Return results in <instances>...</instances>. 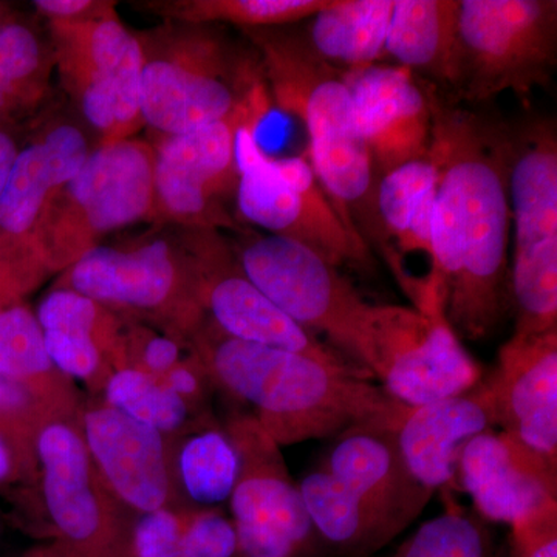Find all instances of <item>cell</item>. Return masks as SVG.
<instances>
[{
  "label": "cell",
  "instance_id": "f35d334b",
  "mask_svg": "<svg viewBox=\"0 0 557 557\" xmlns=\"http://www.w3.org/2000/svg\"><path fill=\"white\" fill-rule=\"evenodd\" d=\"M185 511L170 507L139 515L131 530V557H183Z\"/></svg>",
  "mask_w": 557,
  "mask_h": 557
},
{
  "label": "cell",
  "instance_id": "603a6c76",
  "mask_svg": "<svg viewBox=\"0 0 557 557\" xmlns=\"http://www.w3.org/2000/svg\"><path fill=\"white\" fill-rule=\"evenodd\" d=\"M79 127L60 124L20 150L0 194V233L33 237L50 205L90 156Z\"/></svg>",
  "mask_w": 557,
  "mask_h": 557
},
{
  "label": "cell",
  "instance_id": "b9f144b4",
  "mask_svg": "<svg viewBox=\"0 0 557 557\" xmlns=\"http://www.w3.org/2000/svg\"><path fill=\"white\" fill-rule=\"evenodd\" d=\"M33 5L49 22H83L115 11V3L106 0H36Z\"/></svg>",
  "mask_w": 557,
  "mask_h": 557
},
{
  "label": "cell",
  "instance_id": "8992f818",
  "mask_svg": "<svg viewBox=\"0 0 557 557\" xmlns=\"http://www.w3.org/2000/svg\"><path fill=\"white\" fill-rule=\"evenodd\" d=\"M263 120L265 115L252 116L236 135L240 218L271 236L298 242L336 269L369 270L372 249L333 207L309 159H277L260 146L258 129Z\"/></svg>",
  "mask_w": 557,
  "mask_h": 557
},
{
  "label": "cell",
  "instance_id": "484cf974",
  "mask_svg": "<svg viewBox=\"0 0 557 557\" xmlns=\"http://www.w3.org/2000/svg\"><path fill=\"white\" fill-rule=\"evenodd\" d=\"M299 490L319 541L341 557H369L401 534L322 467L300 480Z\"/></svg>",
  "mask_w": 557,
  "mask_h": 557
},
{
  "label": "cell",
  "instance_id": "4fadbf2b",
  "mask_svg": "<svg viewBox=\"0 0 557 557\" xmlns=\"http://www.w3.org/2000/svg\"><path fill=\"white\" fill-rule=\"evenodd\" d=\"M62 273L54 288L73 289L110 310L163 314L186 332H196L207 319L197 296L194 244L189 252H178L166 239L126 248L101 244Z\"/></svg>",
  "mask_w": 557,
  "mask_h": 557
},
{
  "label": "cell",
  "instance_id": "ffe728a7",
  "mask_svg": "<svg viewBox=\"0 0 557 557\" xmlns=\"http://www.w3.org/2000/svg\"><path fill=\"white\" fill-rule=\"evenodd\" d=\"M81 434L110 496L139 515L168 507L172 474L163 434L106 405L84 412Z\"/></svg>",
  "mask_w": 557,
  "mask_h": 557
},
{
  "label": "cell",
  "instance_id": "ac0fdd59",
  "mask_svg": "<svg viewBox=\"0 0 557 557\" xmlns=\"http://www.w3.org/2000/svg\"><path fill=\"white\" fill-rule=\"evenodd\" d=\"M454 485L471 498L475 515L487 523L509 527L557 508V465L496 429L465 446Z\"/></svg>",
  "mask_w": 557,
  "mask_h": 557
},
{
  "label": "cell",
  "instance_id": "f1b7e54d",
  "mask_svg": "<svg viewBox=\"0 0 557 557\" xmlns=\"http://www.w3.org/2000/svg\"><path fill=\"white\" fill-rule=\"evenodd\" d=\"M53 69L50 44L30 25L11 21L0 28V124L38 108Z\"/></svg>",
  "mask_w": 557,
  "mask_h": 557
},
{
  "label": "cell",
  "instance_id": "d6986e66",
  "mask_svg": "<svg viewBox=\"0 0 557 557\" xmlns=\"http://www.w3.org/2000/svg\"><path fill=\"white\" fill-rule=\"evenodd\" d=\"M500 431L557 465V330L512 335L483 376Z\"/></svg>",
  "mask_w": 557,
  "mask_h": 557
},
{
  "label": "cell",
  "instance_id": "60d3db41",
  "mask_svg": "<svg viewBox=\"0 0 557 557\" xmlns=\"http://www.w3.org/2000/svg\"><path fill=\"white\" fill-rule=\"evenodd\" d=\"M180 355L182 348L172 336H148L139 343V347L127 346V368H137L150 375L161 376L182 361Z\"/></svg>",
  "mask_w": 557,
  "mask_h": 557
},
{
  "label": "cell",
  "instance_id": "9a60e30c",
  "mask_svg": "<svg viewBox=\"0 0 557 557\" xmlns=\"http://www.w3.org/2000/svg\"><path fill=\"white\" fill-rule=\"evenodd\" d=\"M42 496L57 541L78 557H131V531L94 467L81 429L67 418L35 440Z\"/></svg>",
  "mask_w": 557,
  "mask_h": 557
},
{
  "label": "cell",
  "instance_id": "ba28073f",
  "mask_svg": "<svg viewBox=\"0 0 557 557\" xmlns=\"http://www.w3.org/2000/svg\"><path fill=\"white\" fill-rule=\"evenodd\" d=\"M354 361L406 408L463 394L483 379L482 368L440 306L368 304L358 325Z\"/></svg>",
  "mask_w": 557,
  "mask_h": 557
},
{
  "label": "cell",
  "instance_id": "d590c367",
  "mask_svg": "<svg viewBox=\"0 0 557 557\" xmlns=\"http://www.w3.org/2000/svg\"><path fill=\"white\" fill-rule=\"evenodd\" d=\"M61 418L67 417L33 388L0 376V432L14 445L28 446L35 453V440L40 429Z\"/></svg>",
  "mask_w": 557,
  "mask_h": 557
},
{
  "label": "cell",
  "instance_id": "3957f363",
  "mask_svg": "<svg viewBox=\"0 0 557 557\" xmlns=\"http://www.w3.org/2000/svg\"><path fill=\"white\" fill-rule=\"evenodd\" d=\"M263 78L278 108L300 121L314 174L344 222L381 252L375 211L376 175L359 135L346 76L319 58L300 33L247 30Z\"/></svg>",
  "mask_w": 557,
  "mask_h": 557
},
{
  "label": "cell",
  "instance_id": "e575fe53",
  "mask_svg": "<svg viewBox=\"0 0 557 557\" xmlns=\"http://www.w3.org/2000/svg\"><path fill=\"white\" fill-rule=\"evenodd\" d=\"M51 274L33 237L0 233V313L24 304Z\"/></svg>",
  "mask_w": 557,
  "mask_h": 557
},
{
  "label": "cell",
  "instance_id": "ee69618b",
  "mask_svg": "<svg viewBox=\"0 0 557 557\" xmlns=\"http://www.w3.org/2000/svg\"><path fill=\"white\" fill-rule=\"evenodd\" d=\"M9 126L10 124H0V194L5 188L7 180L21 150Z\"/></svg>",
  "mask_w": 557,
  "mask_h": 557
},
{
  "label": "cell",
  "instance_id": "1f68e13d",
  "mask_svg": "<svg viewBox=\"0 0 557 557\" xmlns=\"http://www.w3.org/2000/svg\"><path fill=\"white\" fill-rule=\"evenodd\" d=\"M445 508L417 528L394 557H508L486 520L443 491Z\"/></svg>",
  "mask_w": 557,
  "mask_h": 557
},
{
  "label": "cell",
  "instance_id": "ab89813d",
  "mask_svg": "<svg viewBox=\"0 0 557 557\" xmlns=\"http://www.w3.org/2000/svg\"><path fill=\"white\" fill-rule=\"evenodd\" d=\"M508 557H557V508L509 525Z\"/></svg>",
  "mask_w": 557,
  "mask_h": 557
},
{
  "label": "cell",
  "instance_id": "6da1fadb",
  "mask_svg": "<svg viewBox=\"0 0 557 557\" xmlns=\"http://www.w3.org/2000/svg\"><path fill=\"white\" fill-rule=\"evenodd\" d=\"M426 86L437 168L428 281L458 338L485 339L511 310L509 126Z\"/></svg>",
  "mask_w": 557,
  "mask_h": 557
},
{
  "label": "cell",
  "instance_id": "5b68a950",
  "mask_svg": "<svg viewBox=\"0 0 557 557\" xmlns=\"http://www.w3.org/2000/svg\"><path fill=\"white\" fill-rule=\"evenodd\" d=\"M509 304L516 335H544L557 330L556 121L509 126Z\"/></svg>",
  "mask_w": 557,
  "mask_h": 557
},
{
  "label": "cell",
  "instance_id": "e0dca14e",
  "mask_svg": "<svg viewBox=\"0 0 557 557\" xmlns=\"http://www.w3.org/2000/svg\"><path fill=\"white\" fill-rule=\"evenodd\" d=\"M344 76L376 180L410 161L426 159L432 141L426 81L387 62L344 72Z\"/></svg>",
  "mask_w": 557,
  "mask_h": 557
},
{
  "label": "cell",
  "instance_id": "f546056e",
  "mask_svg": "<svg viewBox=\"0 0 557 557\" xmlns=\"http://www.w3.org/2000/svg\"><path fill=\"white\" fill-rule=\"evenodd\" d=\"M239 472V453L225 428L200 429L180 445V486L194 508L228 504Z\"/></svg>",
  "mask_w": 557,
  "mask_h": 557
},
{
  "label": "cell",
  "instance_id": "2e32d148",
  "mask_svg": "<svg viewBox=\"0 0 557 557\" xmlns=\"http://www.w3.org/2000/svg\"><path fill=\"white\" fill-rule=\"evenodd\" d=\"M197 296L205 318L230 338L307 355L327 364L364 370L351 364L298 324L285 317L252 284L239 265L233 247L218 231H196Z\"/></svg>",
  "mask_w": 557,
  "mask_h": 557
},
{
  "label": "cell",
  "instance_id": "277c9868",
  "mask_svg": "<svg viewBox=\"0 0 557 557\" xmlns=\"http://www.w3.org/2000/svg\"><path fill=\"white\" fill-rule=\"evenodd\" d=\"M141 40V116L163 137L228 119L263 83L259 57L240 53L212 25L180 24Z\"/></svg>",
  "mask_w": 557,
  "mask_h": 557
},
{
  "label": "cell",
  "instance_id": "83f0119b",
  "mask_svg": "<svg viewBox=\"0 0 557 557\" xmlns=\"http://www.w3.org/2000/svg\"><path fill=\"white\" fill-rule=\"evenodd\" d=\"M0 376L33 388L64 417L73 408L69 379L51 364L35 311L24 304L0 313Z\"/></svg>",
  "mask_w": 557,
  "mask_h": 557
},
{
  "label": "cell",
  "instance_id": "f6af8a7d",
  "mask_svg": "<svg viewBox=\"0 0 557 557\" xmlns=\"http://www.w3.org/2000/svg\"><path fill=\"white\" fill-rule=\"evenodd\" d=\"M13 442L0 432V483L5 482L13 475L16 468V454H14Z\"/></svg>",
  "mask_w": 557,
  "mask_h": 557
},
{
  "label": "cell",
  "instance_id": "7dc6e473",
  "mask_svg": "<svg viewBox=\"0 0 557 557\" xmlns=\"http://www.w3.org/2000/svg\"><path fill=\"white\" fill-rule=\"evenodd\" d=\"M11 20H9V14H7L5 7L0 5V28L3 27V25L9 24Z\"/></svg>",
  "mask_w": 557,
  "mask_h": 557
},
{
  "label": "cell",
  "instance_id": "8fae6325",
  "mask_svg": "<svg viewBox=\"0 0 557 557\" xmlns=\"http://www.w3.org/2000/svg\"><path fill=\"white\" fill-rule=\"evenodd\" d=\"M233 249L245 276L267 299L355 364L358 325L369 302L339 269L298 242L271 234L247 233Z\"/></svg>",
  "mask_w": 557,
  "mask_h": 557
},
{
  "label": "cell",
  "instance_id": "7402d4cb",
  "mask_svg": "<svg viewBox=\"0 0 557 557\" xmlns=\"http://www.w3.org/2000/svg\"><path fill=\"white\" fill-rule=\"evenodd\" d=\"M397 428L388 423L348 428L336 435L322 468L403 533L432 496L413 482L403 463Z\"/></svg>",
  "mask_w": 557,
  "mask_h": 557
},
{
  "label": "cell",
  "instance_id": "bcb514c9",
  "mask_svg": "<svg viewBox=\"0 0 557 557\" xmlns=\"http://www.w3.org/2000/svg\"><path fill=\"white\" fill-rule=\"evenodd\" d=\"M24 557H78L72 549L65 547L61 542L54 541L51 544L40 545L33 548Z\"/></svg>",
  "mask_w": 557,
  "mask_h": 557
},
{
  "label": "cell",
  "instance_id": "d4e9b609",
  "mask_svg": "<svg viewBox=\"0 0 557 557\" xmlns=\"http://www.w3.org/2000/svg\"><path fill=\"white\" fill-rule=\"evenodd\" d=\"M437 193V168L421 159L403 164L379 178L375 211L383 249L381 255L397 278L408 256L426 260L432 270V211Z\"/></svg>",
  "mask_w": 557,
  "mask_h": 557
},
{
  "label": "cell",
  "instance_id": "836d02e7",
  "mask_svg": "<svg viewBox=\"0 0 557 557\" xmlns=\"http://www.w3.org/2000/svg\"><path fill=\"white\" fill-rule=\"evenodd\" d=\"M35 314L40 329L86 333L100 344L113 369L127 368V338L109 307L73 289L53 287Z\"/></svg>",
  "mask_w": 557,
  "mask_h": 557
},
{
  "label": "cell",
  "instance_id": "4dcf8cb0",
  "mask_svg": "<svg viewBox=\"0 0 557 557\" xmlns=\"http://www.w3.org/2000/svg\"><path fill=\"white\" fill-rule=\"evenodd\" d=\"M330 0H174L149 9L166 20L188 25L231 24L247 30L282 28L310 20Z\"/></svg>",
  "mask_w": 557,
  "mask_h": 557
},
{
  "label": "cell",
  "instance_id": "7c38bea8",
  "mask_svg": "<svg viewBox=\"0 0 557 557\" xmlns=\"http://www.w3.org/2000/svg\"><path fill=\"white\" fill-rule=\"evenodd\" d=\"M225 429L240 458L239 479L228 502L237 557H322L324 545L281 446L252 416L231 418Z\"/></svg>",
  "mask_w": 557,
  "mask_h": 557
},
{
  "label": "cell",
  "instance_id": "7bdbcfd3",
  "mask_svg": "<svg viewBox=\"0 0 557 557\" xmlns=\"http://www.w3.org/2000/svg\"><path fill=\"white\" fill-rule=\"evenodd\" d=\"M166 387H170L180 398L185 399L188 405L199 401L205 392V380H209L207 372L201 368L199 358L196 364L188 361H180L170 372L159 376Z\"/></svg>",
  "mask_w": 557,
  "mask_h": 557
},
{
  "label": "cell",
  "instance_id": "30bf717a",
  "mask_svg": "<svg viewBox=\"0 0 557 557\" xmlns=\"http://www.w3.org/2000/svg\"><path fill=\"white\" fill-rule=\"evenodd\" d=\"M50 46L62 87L101 145L134 138L145 126V49L116 11L83 22H50Z\"/></svg>",
  "mask_w": 557,
  "mask_h": 557
},
{
  "label": "cell",
  "instance_id": "8d00e7d4",
  "mask_svg": "<svg viewBox=\"0 0 557 557\" xmlns=\"http://www.w3.org/2000/svg\"><path fill=\"white\" fill-rule=\"evenodd\" d=\"M44 344L51 364L67 379L100 384L113 372L112 362L91 336L86 333L42 330Z\"/></svg>",
  "mask_w": 557,
  "mask_h": 557
},
{
  "label": "cell",
  "instance_id": "7a4b0ae2",
  "mask_svg": "<svg viewBox=\"0 0 557 557\" xmlns=\"http://www.w3.org/2000/svg\"><path fill=\"white\" fill-rule=\"evenodd\" d=\"M196 341L208 379L248 403L278 446L336 437L357 424L398 426L409 409L357 370L230 338L208 319L196 330Z\"/></svg>",
  "mask_w": 557,
  "mask_h": 557
},
{
  "label": "cell",
  "instance_id": "9c48e42d",
  "mask_svg": "<svg viewBox=\"0 0 557 557\" xmlns=\"http://www.w3.org/2000/svg\"><path fill=\"white\" fill-rule=\"evenodd\" d=\"M456 102L482 104L511 91L523 102L552 84L557 65L556 0H460Z\"/></svg>",
  "mask_w": 557,
  "mask_h": 557
},
{
  "label": "cell",
  "instance_id": "74e56055",
  "mask_svg": "<svg viewBox=\"0 0 557 557\" xmlns=\"http://www.w3.org/2000/svg\"><path fill=\"white\" fill-rule=\"evenodd\" d=\"M183 557H237L233 520L220 508L185 509Z\"/></svg>",
  "mask_w": 557,
  "mask_h": 557
},
{
  "label": "cell",
  "instance_id": "52a82bcc",
  "mask_svg": "<svg viewBox=\"0 0 557 557\" xmlns=\"http://www.w3.org/2000/svg\"><path fill=\"white\" fill-rule=\"evenodd\" d=\"M156 166V146L143 139L91 150L33 236L53 274L67 270L108 234L160 219Z\"/></svg>",
  "mask_w": 557,
  "mask_h": 557
},
{
  "label": "cell",
  "instance_id": "5bb4252c",
  "mask_svg": "<svg viewBox=\"0 0 557 557\" xmlns=\"http://www.w3.org/2000/svg\"><path fill=\"white\" fill-rule=\"evenodd\" d=\"M270 100L263 81L228 119L161 138L156 146L161 220H172L189 230L234 228V220L222 200L231 193L236 194L239 180L237 131L252 116H267Z\"/></svg>",
  "mask_w": 557,
  "mask_h": 557
},
{
  "label": "cell",
  "instance_id": "d6a6232c",
  "mask_svg": "<svg viewBox=\"0 0 557 557\" xmlns=\"http://www.w3.org/2000/svg\"><path fill=\"white\" fill-rule=\"evenodd\" d=\"M106 406L166 435L189 420L190 406L159 376L137 368H120L104 383Z\"/></svg>",
  "mask_w": 557,
  "mask_h": 557
},
{
  "label": "cell",
  "instance_id": "4316f807",
  "mask_svg": "<svg viewBox=\"0 0 557 557\" xmlns=\"http://www.w3.org/2000/svg\"><path fill=\"white\" fill-rule=\"evenodd\" d=\"M395 0H330L310 17L304 35L310 49L341 72L386 60Z\"/></svg>",
  "mask_w": 557,
  "mask_h": 557
},
{
  "label": "cell",
  "instance_id": "cb8c5ba5",
  "mask_svg": "<svg viewBox=\"0 0 557 557\" xmlns=\"http://www.w3.org/2000/svg\"><path fill=\"white\" fill-rule=\"evenodd\" d=\"M460 0H395L386 57L456 100L460 84Z\"/></svg>",
  "mask_w": 557,
  "mask_h": 557
},
{
  "label": "cell",
  "instance_id": "44dd1931",
  "mask_svg": "<svg viewBox=\"0 0 557 557\" xmlns=\"http://www.w3.org/2000/svg\"><path fill=\"white\" fill-rule=\"evenodd\" d=\"M496 428L493 398L480 380L463 394L409 408L395 435L410 478L432 496L454 485L465 446Z\"/></svg>",
  "mask_w": 557,
  "mask_h": 557
}]
</instances>
